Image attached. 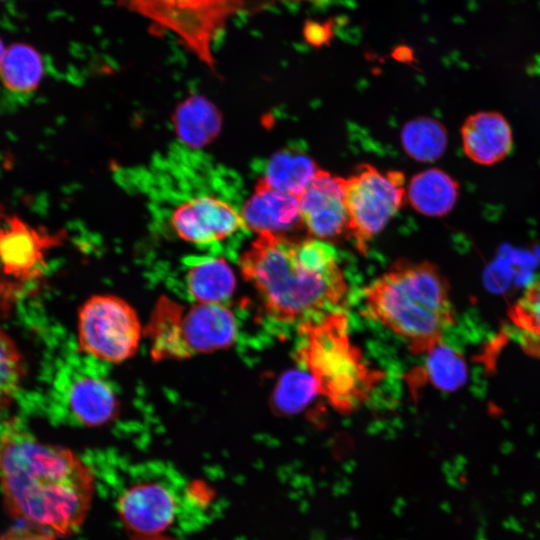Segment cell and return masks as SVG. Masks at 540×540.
<instances>
[{
    "label": "cell",
    "instance_id": "3957f363",
    "mask_svg": "<svg viewBox=\"0 0 540 540\" xmlns=\"http://www.w3.org/2000/svg\"><path fill=\"white\" fill-rule=\"evenodd\" d=\"M365 313L426 355L454 321L449 286L428 261L397 260L364 290Z\"/></svg>",
    "mask_w": 540,
    "mask_h": 540
},
{
    "label": "cell",
    "instance_id": "d6986e66",
    "mask_svg": "<svg viewBox=\"0 0 540 540\" xmlns=\"http://www.w3.org/2000/svg\"><path fill=\"white\" fill-rule=\"evenodd\" d=\"M44 73L43 58L31 45L15 43L6 48L0 78L10 92L28 94L39 85Z\"/></svg>",
    "mask_w": 540,
    "mask_h": 540
},
{
    "label": "cell",
    "instance_id": "5bb4252c",
    "mask_svg": "<svg viewBox=\"0 0 540 540\" xmlns=\"http://www.w3.org/2000/svg\"><path fill=\"white\" fill-rule=\"evenodd\" d=\"M465 155L474 163L494 165L512 150V130L507 119L496 111H480L470 115L461 127Z\"/></svg>",
    "mask_w": 540,
    "mask_h": 540
},
{
    "label": "cell",
    "instance_id": "7c38bea8",
    "mask_svg": "<svg viewBox=\"0 0 540 540\" xmlns=\"http://www.w3.org/2000/svg\"><path fill=\"white\" fill-rule=\"evenodd\" d=\"M344 178L319 170L300 196L303 226L313 238L334 240L348 235V215L343 194Z\"/></svg>",
    "mask_w": 540,
    "mask_h": 540
},
{
    "label": "cell",
    "instance_id": "7402d4cb",
    "mask_svg": "<svg viewBox=\"0 0 540 540\" xmlns=\"http://www.w3.org/2000/svg\"><path fill=\"white\" fill-rule=\"evenodd\" d=\"M509 319L525 353L540 358V278L511 306Z\"/></svg>",
    "mask_w": 540,
    "mask_h": 540
},
{
    "label": "cell",
    "instance_id": "9a60e30c",
    "mask_svg": "<svg viewBox=\"0 0 540 540\" xmlns=\"http://www.w3.org/2000/svg\"><path fill=\"white\" fill-rule=\"evenodd\" d=\"M61 234H50L31 227L12 215L0 226V259L13 271L30 270L43 262L44 252L58 244Z\"/></svg>",
    "mask_w": 540,
    "mask_h": 540
},
{
    "label": "cell",
    "instance_id": "cb8c5ba5",
    "mask_svg": "<svg viewBox=\"0 0 540 540\" xmlns=\"http://www.w3.org/2000/svg\"><path fill=\"white\" fill-rule=\"evenodd\" d=\"M316 395L317 385L309 373L289 370L278 379L271 404L277 413L294 414L303 410Z\"/></svg>",
    "mask_w": 540,
    "mask_h": 540
},
{
    "label": "cell",
    "instance_id": "277c9868",
    "mask_svg": "<svg viewBox=\"0 0 540 540\" xmlns=\"http://www.w3.org/2000/svg\"><path fill=\"white\" fill-rule=\"evenodd\" d=\"M348 316L331 311L300 325L304 341L297 357L314 378L318 394L340 412H351L367 400L382 373L364 360L351 341Z\"/></svg>",
    "mask_w": 540,
    "mask_h": 540
},
{
    "label": "cell",
    "instance_id": "4fadbf2b",
    "mask_svg": "<svg viewBox=\"0 0 540 540\" xmlns=\"http://www.w3.org/2000/svg\"><path fill=\"white\" fill-rule=\"evenodd\" d=\"M241 215L246 229L258 235L287 236L288 232L304 227L300 198L270 187L261 178L242 207Z\"/></svg>",
    "mask_w": 540,
    "mask_h": 540
},
{
    "label": "cell",
    "instance_id": "7a4b0ae2",
    "mask_svg": "<svg viewBox=\"0 0 540 540\" xmlns=\"http://www.w3.org/2000/svg\"><path fill=\"white\" fill-rule=\"evenodd\" d=\"M265 313L272 319L300 325L338 310L348 286L334 247L308 237L259 234L239 258Z\"/></svg>",
    "mask_w": 540,
    "mask_h": 540
},
{
    "label": "cell",
    "instance_id": "4316f807",
    "mask_svg": "<svg viewBox=\"0 0 540 540\" xmlns=\"http://www.w3.org/2000/svg\"><path fill=\"white\" fill-rule=\"evenodd\" d=\"M131 540H173V539L163 536V535H154V536H133Z\"/></svg>",
    "mask_w": 540,
    "mask_h": 540
},
{
    "label": "cell",
    "instance_id": "5b68a950",
    "mask_svg": "<svg viewBox=\"0 0 540 540\" xmlns=\"http://www.w3.org/2000/svg\"><path fill=\"white\" fill-rule=\"evenodd\" d=\"M146 332L155 360L183 359L230 347L237 338L238 324L225 304L193 303L187 307L163 297Z\"/></svg>",
    "mask_w": 540,
    "mask_h": 540
},
{
    "label": "cell",
    "instance_id": "30bf717a",
    "mask_svg": "<svg viewBox=\"0 0 540 540\" xmlns=\"http://www.w3.org/2000/svg\"><path fill=\"white\" fill-rule=\"evenodd\" d=\"M66 409L76 422L86 427H97L113 420L119 401L110 381L89 366L70 368L61 386Z\"/></svg>",
    "mask_w": 540,
    "mask_h": 540
},
{
    "label": "cell",
    "instance_id": "83f0119b",
    "mask_svg": "<svg viewBox=\"0 0 540 540\" xmlns=\"http://www.w3.org/2000/svg\"><path fill=\"white\" fill-rule=\"evenodd\" d=\"M5 48H4V44L2 42V40L0 39V66H1V62H2V59H3V56H4V53H5Z\"/></svg>",
    "mask_w": 540,
    "mask_h": 540
},
{
    "label": "cell",
    "instance_id": "e0dca14e",
    "mask_svg": "<svg viewBox=\"0 0 540 540\" xmlns=\"http://www.w3.org/2000/svg\"><path fill=\"white\" fill-rule=\"evenodd\" d=\"M407 196L417 212L441 217L455 206L459 196V183L443 170L430 168L412 177Z\"/></svg>",
    "mask_w": 540,
    "mask_h": 540
},
{
    "label": "cell",
    "instance_id": "8992f818",
    "mask_svg": "<svg viewBox=\"0 0 540 540\" xmlns=\"http://www.w3.org/2000/svg\"><path fill=\"white\" fill-rule=\"evenodd\" d=\"M161 168V194L168 202L165 220L181 240L200 247L219 245L247 230L241 211L222 191L216 180L211 184L199 180L188 192L171 160ZM208 176L206 177V179ZM218 180V179H217Z\"/></svg>",
    "mask_w": 540,
    "mask_h": 540
},
{
    "label": "cell",
    "instance_id": "ffe728a7",
    "mask_svg": "<svg viewBox=\"0 0 540 540\" xmlns=\"http://www.w3.org/2000/svg\"><path fill=\"white\" fill-rule=\"evenodd\" d=\"M177 133L189 147L207 144L219 130V116L215 108L200 97L185 101L174 117Z\"/></svg>",
    "mask_w": 540,
    "mask_h": 540
},
{
    "label": "cell",
    "instance_id": "2e32d148",
    "mask_svg": "<svg viewBox=\"0 0 540 540\" xmlns=\"http://www.w3.org/2000/svg\"><path fill=\"white\" fill-rule=\"evenodd\" d=\"M185 284L194 303L225 304L236 288L229 263L221 257L192 256L185 261Z\"/></svg>",
    "mask_w": 540,
    "mask_h": 540
},
{
    "label": "cell",
    "instance_id": "603a6c76",
    "mask_svg": "<svg viewBox=\"0 0 540 540\" xmlns=\"http://www.w3.org/2000/svg\"><path fill=\"white\" fill-rule=\"evenodd\" d=\"M424 364L423 379L438 389L454 391L467 380L468 368L464 357L443 341L426 354Z\"/></svg>",
    "mask_w": 540,
    "mask_h": 540
},
{
    "label": "cell",
    "instance_id": "8fae6325",
    "mask_svg": "<svg viewBox=\"0 0 540 540\" xmlns=\"http://www.w3.org/2000/svg\"><path fill=\"white\" fill-rule=\"evenodd\" d=\"M172 488L160 481L132 484L119 497L117 509L134 536L160 535L174 521L179 506Z\"/></svg>",
    "mask_w": 540,
    "mask_h": 540
},
{
    "label": "cell",
    "instance_id": "ac0fdd59",
    "mask_svg": "<svg viewBox=\"0 0 540 540\" xmlns=\"http://www.w3.org/2000/svg\"><path fill=\"white\" fill-rule=\"evenodd\" d=\"M319 170L316 161L306 153L285 148L271 156L260 178L270 187L300 198Z\"/></svg>",
    "mask_w": 540,
    "mask_h": 540
},
{
    "label": "cell",
    "instance_id": "ba28073f",
    "mask_svg": "<svg viewBox=\"0 0 540 540\" xmlns=\"http://www.w3.org/2000/svg\"><path fill=\"white\" fill-rule=\"evenodd\" d=\"M404 184L402 172L380 171L370 164H360L344 178L348 235L360 252H367L370 241L402 206L406 195Z\"/></svg>",
    "mask_w": 540,
    "mask_h": 540
},
{
    "label": "cell",
    "instance_id": "9c48e42d",
    "mask_svg": "<svg viewBox=\"0 0 540 540\" xmlns=\"http://www.w3.org/2000/svg\"><path fill=\"white\" fill-rule=\"evenodd\" d=\"M141 336L135 309L118 296L94 295L79 310V348L94 359L121 363L135 355Z\"/></svg>",
    "mask_w": 540,
    "mask_h": 540
},
{
    "label": "cell",
    "instance_id": "44dd1931",
    "mask_svg": "<svg viewBox=\"0 0 540 540\" xmlns=\"http://www.w3.org/2000/svg\"><path fill=\"white\" fill-rule=\"evenodd\" d=\"M405 153L420 162H432L445 152L448 135L445 126L431 117H418L407 122L401 132Z\"/></svg>",
    "mask_w": 540,
    "mask_h": 540
},
{
    "label": "cell",
    "instance_id": "6da1fadb",
    "mask_svg": "<svg viewBox=\"0 0 540 540\" xmlns=\"http://www.w3.org/2000/svg\"><path fill=\"white\" fill-rule=\"evenodd\" d=\"M0 487L5 510L14 520L57 538L82 525L94 481L72 451L11 423L0 433Z\"/></svg>",
    "mask_w": 540,
    "mask_h": 540
},
{
    "label": "cell",
    "instance_id": "52a82bcc",
    "mask_svg": "<svg viewBox=\"0 0 540 540\" xmlns=\"http://www.w3.org/2000/svg\"><path fill=\"white\" fill-rule=\"evenodd\" d=\"M177 36L209 68L215 64L214 45L229 20L246 0H116Z\"/></svg>",
    "mask_w": 540,
    "mask_h": 540
},
{
    "label": "cell",
    "instance_id": "484cf974",
    "mask_svg": "<svg viewBox=\"0 0 540 540\" xmlns=\"http://www.w3.org/2000/svg\"><path fill=\"white\" fill-rule=\"evenodd\" d=\"M0 540H56V537L40 530L18 524L0 534Z\"/></svg>",
    "mask_w": 540,
    "mask_h": 540
},
{
    "label": "cell",
    "instance_id": "d4e9b609",
    "mask_svg": "<svg viewBox=\"0 0 540 540\" xmlns=\"http://www.w3.org/2000/svg\"><path fill=\"white\" fill-rule=\"evenodd\" d=\"M24 372V363L18 348L0 326V411L12 402Z\"/></svg>",
    "mask_w": 540,
    "mask_h": 540
}]
</instances>
